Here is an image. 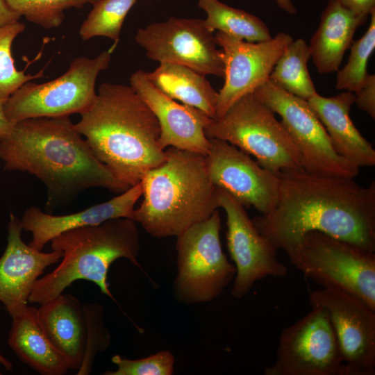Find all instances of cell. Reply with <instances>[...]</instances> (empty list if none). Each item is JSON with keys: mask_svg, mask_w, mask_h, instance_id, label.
I'll return each instance as SVG.
<instances>
[{"mask_svg": "<svg viewBox=\"0 0 375 375\" xmlns=\"http://www.w3.org/2000/svg\"><path fill=\"white\" fill-rule=\"evenodd\" d=\"M81 115L74 128L127 188L165 161L158 119L130 85L101 84L93 103Z\"/></svg>", "mask_w": 375, "mask_h": 375, "instance_id": "3", "label": "cell"}, {"mask_svg": "<svg viewBox=\"0 0 375 375\" xmlns=\"http://www.w3.org/2000/svg\"><path fill=\"white\" fill-rule=\"evenodd\" d=\"M343 362L326 312L313 308L283 330L274 364L265 375H342Z\"/></svg>", "mask_w": 375, "mask_h": 375, "instance_id": "11", "label": "cell"}, {"mask_svg": "<svg viewBox=\"0 0 375 375\" xmlns=\"http://www.w3.org/2000/svg\"><path fill=\"white\" fill-rule=\"evenodd\" d=\"M12 318L8 344L17 357L42 375H64L69 369L41 325L37 308L28 306Z\"/></svg>", "mask_w": 375, "mask_h": 375, "instance_id": "23", "label": "cell"}, {"mask_svg": "<svg viewBox=\"0 0 375 375\" xmlns=\"http://www.w3.org/2000/svg\"><path fill=\"white\" fill-rule=\"evenodd\" d=\"M1 374H2V373L0 372V375H1Z\"/></svg>", "mask_w": 375, "mask_h": 375, "instance_id": "39", "label": "cell"}, {"mask_svg": "<svg viewBox=\"0 0 375 375\" xmlns=\"http://www.w3.org/2000/svg\"><path fill=\"white\" fill-rule=\"evenodd\" d=\"M24 29L25 25L19 21L0 28V98L4 100L26 82L42 76V72L26 74L25 70L19 71L15 67L11 53L12 44Z\"/></svg>", "mask_w": 375, "mask_h": 375, "instance_id": "30", "label": "cell"}, {"mask_svg": "<svg viewBox=\"0 0 375 375\" xmlns=\"http://www.w3.org/2000/svg\"><path fill=\"white\" fill-rule=\"evenodd\" d=\"M367 18L347 9L338 0H328L308 44L310 58L319 74L339 70L354 33Z\"/></svg>", "mask_w": 375, "mask_h": 375, "instance_id": "22", "label": "cell"}, {"mask_svg": "<svg viewBox=\"0 0 375 375\" xmlns=\"http://www.w3.org/2000/svg\"><path fill=\"white\" fill-rule=\"evenodd\" d=\"M38 319L51 344L69 369L78 370L87 343L83 306L71 294L62 293L37 308Z\"/></svg>", "mask_w": 375, "mask_h": 375, "instance_id": "21", "label": "cell"}, {"mask_svg": "<svg viewBox=\"0 0 375 375\" xmlns=\"http://www.w3.org/2000/svg\"><path fill=\"white\" fill-rule=\"evenodd\" d=\"M309 302L327 314L342 356V375H374L375 310L358 297L331 288L312 292Z\"/></svg>", "mask_w": 375, "mask_h": 375, "instance_id": "13", "label": "cell"}, {"mask_svg": "<svg viewBox=\"0 0 375 375\" xmlns=\"http://www.w3.org/2000/svg\"><path fill=\"white\" fill-rule=\"evenodd\" d=\"M369 27L362 38L352 42L347 64L338 70L335 88L356 92L368 76L367 63L375 49V10L371 13Z\"/></svg>", "mask_w": 375, "mask_h": 375, "instance_id": "28", "label": "cell"}, {"mask_svg": "<svg viewBox=\"0 0 375 375\" xmlns=\"http://www.w3.org/2000/svg\"><path fill=\"white\" fill-rule=\"evenodd\" d=\"M355 94L344 91L325 97L315 94L307 101L324 126L336 153L359 168L375 165V150L353 124L349 112Z\"/></svg>", "mask_w": 375, "mask_h": 375, "instance_id": "20", "label": "cell"}, {"mask_svg": "<svg viewBox=\"0 0 375 375\" xmlns=\"http://www.w3.org/2000/svg\"><path fill=\"white\" fill-rule=\"evenodd\" d=\"M138 0H97L82 23L79 35L82 40L103 36L117 43L128 11Z\"/></svg>", "mask_w": 375, "mask_h": 375, "instance_id": "27", "label": "cell"}, {"mask_svg": "<svg viewBox=\"0 0 375 375\" xmlns=\"http://www.w3.org/2000/svg\"><path fill=\"white\" fill-rule=\"evenodd\" d=\"M20 219L11 214L8 225L7 245L0 258V302L11 317L28 307L35 281L45 269L62 258L60 251L43 252L22 238Z\"/></svg>", "mask_w": 375, "mask_h": 375, "instance_id": "18", "label": "cell"}, {"mask_svg": "<svg viewBox=\"0 0 375 375\" xmlns=\"http://www.w3.org/2000/svg\"><path fill=\"white\" fill-rule=\"evenodd\" d=\"M221 218L216 210L206 220L177 236L173 292L178 301L192 305L217 298L234 279L236 268L223 252Z\"/></svg>", "mask_w": 375, "mask_h": 375, "instance_id": "8", "label": "cell"}, {"mask_svg": "<svg viewBox=\"0 0 375 375\" xmlns=\"http://www.w3.org/2000/svg\"><path fill=\"white\" fill-rule=\"evenodd\" d=\"M113 49L94 58H74L65 73L51 81L24 83L5 101L8 119L14 124L28 118L81 114L96 98L97 78L108 67Z\"/></svg>", "mask_w": 375, "mask_h": 375, "instance_id": "9", "label": "cell"}, {"mask_svg": "<svg viewBox=\"0 0 375 375\" xmlns=\"http://www.w3.org/2000/svg\"><path fill=\"white\" fill-rule=\"evenodd\" d=\"M279 8L288 14L294 15L297 13V8L292 0H275Z\"/></svg>", "mask_w": 375, "mask_h": 375, "instance_id": "37", "label": "cell"}, {"mask_svg": "<svg viewBox=\"0 0 375 375\" xmlns=\"http://www.w3.org/2000/svg\"><path fill=\"white\" fill-rule=\"evenodd\" d=\"M353 12L368 17L375 10V0H338Z\"/></svg>", "mask_w": 375, "mask_h": 375, "instance_id": "34", "label": "cell"}, {"mask_svg": "<svg viewBox=\"0 0 375 375\" xmlns=\"http://www.w3.org/2000/svg\"><path fill=\"white\" fill-rule=\"evenodd\" d=\"M142 192L140 182L109 201L63 215H50L32 206L24 212L20 219L21 224L23 230L32 233L28 244L42 251L47 242L67 231L99 224L111 219H133L135 205Z\"/></svg>", "mask_w": 375, "mask_h": 375, "instance_id": "19", "label": "cell"}, {"mask_svg": "<svg viewBox=\"0 0 375 375\" xmlns=\"http://www.w3.org/2000/svg\"><path fill=\"white\" fill-rule=\"evenodd\" d=\"M147 76L167 97L197 108L215 119L218 92L204 75L185 65L162 62L153 72H147Z\"/></svg>", "mask_w": 375, "mask_h": 375, "instance_id": "24", "label": "cell"}, {"mask_svg": "<svg viewBox=\"0 0 375 375\" xmlns=\"http://www.w3.org/2000/svg\"><path fill=\"white\" fill-rule=\"evenodd\" d=\"M111 362L117 366V369L106 371L103 375H172L175 358L169 350H162L135 360L115 355Z\"/></svg>", "mask_w": 375, "mask_h": 375, "instance_id": "32", "label": "cell"}, {"mask_svg": "<svg viewBox=\"0 0 375 375\" xmlns=\"http://www.w3.org/2000/svg\"><path fill=\"white\" fill-rule=\"evenodd\" d=\"M251 220L276 251L319 231L375 251V182L364 187L353 178L282 170L275 207Z\"/></svg>", "mask_w": 375, "mask_h": 375, "instance_id": "1", "label": "cell"}, {"mask_svg": "<svg viewBox=\"0 0 375 375\" xmlns=\"http://www.w3.org/2000/svg\"><path fill=\"white\" fill-rule=\"evenodd\" d=\"M5 101L6 100L0 98V136L8 133L14 124L8 119L6 115L4 110Z\"/></svg>", "mask_w": 375, "mask_h": 375, "instance_id": "36", "label": "cell"}, {"mask_svg": "<svg viewBox=\"0 0 375 375\" xmlns=\"http://www.w3.org/2000/svg\"><path fill=\"white\" fill-rule=\"evenodd\" d=\"M281 117V124L303 158V169L321 175L354 178L359 168L335 151L330 138L307 101L280 88L269 79L253 92Z\"/></svg>", "mask_w": 375, "mask_h": 375, "instance_id": "10", "label": "cell"}, {"mask_svg": "<svg viewBox=\"0 0 375 375\" xmlns=\"http://www.w3.org/2000/svg\"><path fill=\"white\" fill-rule=\"evenodd\" d=\"M129 83L158 119L160 129L159 144L162 150L173 147L203 156L208 153L210 143L204 129L212 118L197 108L178 103L163 94L142 69L131 75Z\"/></svg>", "mask_w": 375, "mask_h": 375, "instance_id": "17", "label": "cell"}, {"mask_svg": "<svg viewBox=\"0 0 375 375\" xmlns=\"http://www.w3.org/2000/svg\"><path fill=\"white\" fill-rule=\"evenodd\" d=\"M136 42L147 57L160 63L185 65L202 75L224 77L222 50L204 19L170 17L139 28Z\"/></svg>", "mask_w": 375, "mask_h": 375, "instance_id": "12", "label": "cell"}, {"mask_svg": "<svg viewBox=\"0 0 375 375\" xmlns=\"http://www.w3.org/2000/svg\"><path fill=\"white\" fill-rule=\"evenodd\" d=\"M218 203L226 215L227 247L236 268L231 295L242 299L258 281L268 276L285 277L286 265L280 262L277 251L256 229L245 207L221 188Z\"/></svg>", "mask_w": 375, "mask_h": 375, "instance_id": "14", "label": "cell"}, {"mask_svg": "<svg viewBox=\"0 0 375 375\" xmlns=\"http://www.w3.org/2000/svg\"><path fill=\"white\" fill-rule=\"evenodd\" d=\"M292 264L324 288L341 290L375 310V253L319 231L284 250Z\"/></svg>", "mask_w": 375, "mask_h": 375, "instance_id": "6", "label": "cell"}, {"mask_svg": "<svg viewBox=\"0 0 375 375\" xmlns=\"http://www.w3.org/2000/svg\"><path fill=\"white\" fill-rule=\"evenodd\" d=\"M165 153V161L141 180L144 199L133 216L156 238L177 237L219 208L206 156L173 147Z\"/></svg>", "mask_w": 375, "mask_h": 375, "instance_id": "4", "label": "cell"}, {"mask_svg": "<svg viewBox=\"0 0 375 375\" xmlns=\"http://www.w3.org/2000/svg\"><path fill=\"white\" fill-rule=\"evenodd\" d=\"M357 107L375 119V75L368 74L360 88L355 92Z\"/></svg>", "mask_w": 375, "mask_h": 375, "instance_id": "33", "label": "cell"}, {"mask_svg": "<svg viewBox=\"0 0 375 375\" xmlns=\"http://www.w3.org/2000/svg\"><path fill=\"white\" fill-rule=\"evenodd\" d=\"M50 242L52 250L62 251V256L55 269L35 281L28 299L32 303L53 299L77 280L94 283L115 301L107 281L111 264L124 258L142 269L138 260L140 233L132 219H111L67 231Z\"/></svg>", "mask_w": 375, "mask_h": 375, "instance_id": "5", "label": "cell"}, {"mask_svg": "<svg viewBox=\"0 0 375 375\" xmlns=\"http://www.w3.org/2000/svg\"><path fill=\"white\" fill-rule=\"evenodd\" d=\"M0 158L8 169L27 172L40 179L47 188L48 204L92 188L117 192L129 188L95 156L69 116L14 123L0 136Z\"/></svg>", "mask_w": 375, "mask_h": 375, "instance_id": "2", "label": "cell"}, {"mask_svg": "<svg viewBox=\"0 0 375 375\" xmlns=\"http://www.w3.org/2000/svg\"><path fill=\"white\" fill-rule=\"evenodd\" d=\"M310 53L302 38L292 40L278 59L269 79L289 93L308 101L317 94L308 69Z\"/></svg>", "mask_w": 375, "mask_h": 375, "instance_id": "26", "label": "cell"}, {"mask_svg": "<svg viewBox=\"0 0 375 375\" xmlns=\"http://www.w3.org/2000/svg\"><path fill=\"white\" fill-rule=\"evenodd\" d=\"M21 16L14 11L6 0H0V28L19 21Z\"/></svg>", "mask_w": 375, "mask_h": 375, "instance_id": "35", "label": "cell"}, {"mask_svg": "<svg viewBox=\"0 0 375 375\" xmlns=\"http://www.w3.org/2000/svg\"><path fill=\"white\" fill-rule=\"evenodd\" d=\"M97 0H6L8 5L21 17L44 28H57L62 23L64 11L81 8Z\"/></svg>", "mask_w": 375, "mask_h": 375, "instance_id": "29", "label": "cell"}, {"mask_svg": "<svg viewBox=\"0 0 375 375\" xmlns=\"http://www.w3.org/2000/svg\"><path fill=\"white\" fill-rule=\"evenodd\" d=\"M198 6L206 13V27L247 42H259L272 38L266 24L244 10L229 6L219 0H198Z\"/></svg>", "mask_w": 375, "mask_h": 375, "instance_id": "25", "label": "cell"}, {"mask_svg": "<svg viewBox=\"0 0 375 375\" xmlns=\"http://www.w3.org/2000/svg\"><path fill=\"white\" fill-rule=\"evenodd\" d=\"M253 93L235 102L204 131L208 138L224 140L251 155L264 168L280 172L303 169V158L281 122Z\"/></svg>", "mask_w": 375, "mask_h": 375, "instance_id": "7", "label": "cell"}, {"mask_svg": "<svg viewBox=\"0 0 375 375\" xmlns=\"http://www.w3.org/2000/svg\"><path fill=\"white\" fill-rule=\"evenodd\" d=\"M0 364L7 371H11L13 368L12 364L8 360H7L1 353H0Z\"/></svg>", "mask_w": 375, "mask_h": 375, "instance_id": "38", "label": "cell"}, {"mask_svg": "<svg viewBox=\"0 0 375 375\" xmlns=\"http://www.w3.org/2000/svg\"><path fill=\"white\" fill-rule=\"evenodd\" d=\"M83 310L87 324V343L83 363L77 375H88L92 369L96 356L110 346V333L104 323L103 306L98 303H86Z\"/></svg>", "mask_w": 375, "mask_h": 375, "instance_id": "31", "label": "cell"}, {"mask_svg": "<svg viewBox=\"0 0 375 375\" xmlns=\"http://www.w3.org/2000/svg\"><path fill=\"white\" fill-rule=\"evenodd\" d=\"M209 140L206 161L212 182L244 207L253 206L261 215L270 212L278 199L279 172L264 168L250 155L224 140Z\"/></svg>", "mask_w": 375, "mask_h": 375, "instance_id": "16", "label": "cell"}, {"mask_svg": "<svg viewBox=\"0 0 375 375\" xmlns=\"http://www.w3.org/2000/svg\"><path fill=\"white\" fill-rule=\"evenodd\" d=\"M217 46L222 48L224 83L218 92L214 119L222 118L243 97L253 93L265 83L292 37L284 32L259 42H247L217 31Z\"/></svg>", "mask_w": 375, "mask_h": 375, "instance_id": "15", "label": "cell"}]
</instances>
